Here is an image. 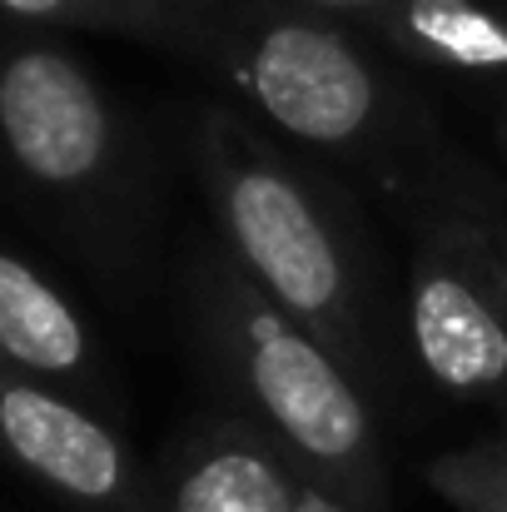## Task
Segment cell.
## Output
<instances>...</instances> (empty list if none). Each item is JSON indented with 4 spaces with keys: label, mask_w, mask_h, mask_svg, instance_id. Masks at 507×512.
Returning <instances> with one entry per match:
<instances>
[{
    "label": "cell",
    "mask_w": 507,
    "mask_h": 512,
    "mask_svg": "<svg viewBox=\"0 0 507 512\" xmlns=\"http://www.w3.org/2000/svg\"><path fill=\"white\" fill-rule=\"evenodd\" d=\"M189 319L214 378L249 408L309 483L348 512H388V468L368 393L219 244L189 264Z\"/></svg>",
    "instance_id": "cell-2"
},
{
    "label": "cell",
    "mask_w": 507,
    "mask_h": 512,
    "mask_svg": "<svg viewBox=\"0 0 507 512\" xmlns=\"http://www.w3.org/2000/svg\"><path fill=\"white\" fill-rule=\"evenodd\" d=\"M408 343L438 388L507 403V229L478 204H428L418 214Z\"/></svg>",
    "instance_id": "cell-4"
},
{
    "label": "cell",
    "mask_w": 507,
    "mask_h": 512,
    "mask_svg": "<svg viewBox=\"0 0 507 512\" xmlns=\"http://www.w3.org/2000/svg\"><path fill=\"white\" fill-rule=\"evenodd\" d=\"M503 438H507V403H503Z\"/></svg>",
    "instance_id": "cell-15"
},
{
    "label": "cell",
    "mask_w": 507,
    "mask_h": 512,
    "mask_svg": "<svg viewBox=\"0 0 507 512\" xmlns=\"http://www.w3.org/2000/svg\"><path fill=\"white\" fill-rule=\"evenodd\" d=\"M130 5V20H135V30H169V35H179L184 25H189V10H184V0H125Z\"/></svg>",
    "instance_id": "cell-12"
},
{
    "label": "cell",
    "mask_w": 507,
    "mask_h": 512,
    "mask_svg": "<svg viewBox=\"0 0 507 512\" xmlns=\"http://www.w3.org/2000/svg\"><path fill=\"white\" fill-rule=\"evenodd\" d=\"M299 512H348V508L338 503L334 493H324L319 483H309V488H304V498H299Z\"/></svg>",
    "instance_id": "cell-14"
},
{
    "label": "cell",
    "mask_w": 507,
    "mask_h": 512,
    "mask_svg": "<svg viewBox=\"0 0 507 512\" xmlns=\"http://www.w3.org/2000/svg\"><path fill=\"white\" fill-rule=\"evenodd\" d=\"M0 358L35 383H70L90 373V334L65 294L25 259L0 254Z\"/></svg>",
    "instance_id": "cell-9"
},
{
    "label": "cell",
    "mask_w": 507,
    "mask_h": 512,
    "mask_svg": "<svg viewBox=\"0 0 507 512\" xmlns=\"http://www.w3.org/2000/svg\"><path fill=\"white\" fill-rule=\"evenodd\" d=\"M0 145L15 170L50 194L120 184V115L100 80L55 45L0 55Z\"/></svg>",
    "instance_id": "cell-5"
},
{
    "label": "cell",
    "mask_w": 507,
    "mask_h": 512,
    "mask_svg": "<svg viewBox=\"0 0 507 512\" xmlns=\"http://www.w3.org/2000/svg\"><path fill=\"white\" fill-rule=\"evenodd\" d=\"M0 15L35 20V25H130L125 0H0Z\"/></svg>",
    "instance_id": "cell-11"
},
{
    "label": "cell",
    "mask_w": 507,
    "mask_h": 512,
    "mask_svg": "<svg viewBox=\"0 0 507 512\" xmlns=\"http://www.w3.org/2000/svg\"><path fill=\"white\" fill-rule=\"evenodd\" d=\"M309 478L249 418H224L184 443L169 473V512H299Z\"/></svg>",
    "instance_id": "cell-7"
},
{
    "label": "cell",
    "mask_w": 507,
    "mask_h": 512,
    "mask_svg": "<svg viewBox=\"0 0 507 512\" xmlns=\"http://www.w3.org/2000/svg\"><path fill=\"white\" fill-rule=\"evenodd\" d=\"M0 373H10V368H5V358H0Z\"/></svg>",
    "instance_id": "cell-16"
},
{
    "label": "cell",
    "mask_w": 507,
    "mask_h": 512,
    "mask_svg": "<svg viewBox=\"0 0 507 512\" xmlns=\"http://www.w3.org/2000/svg\"><path fill=\"white\" fill-rule=\"evenodd\" d=\"M279 5L314 10V15H329V20H363V15H373L378 5H388V0H279Z\"/></svg>",
    "instance_id": "cell-13"
},
{
    "label": "cell",
    "mask_w": 507,
    "mask_h": 512,
    "mask_svg": "<svg viewBox=\"0 0 507 512\" xmlns=\"http://www.w3.org/2000/svg\"><path fill=\"white\" fill-rule=\"evenodd\" d=\"M179 35L264 125L314 150L393 155L418 135L413 105L329 15L249 0L209 10Z\"/></svg>",
    "instance_id": "cell-3"
},
{
    "label": "cell",
    "mask_w": 507,
    "mask_h": 512,
    "mask_svg": "<svg viewBox=\"0 0 507 512\" xmlns=\"http://www.w3.org/2000/svg\"><path fill=\"white\" fill-rule=\"evenodd\" d=\"M0 448L85 508L130 512L140 503L130 448L100 418L25 373H0Z\"/></svg>",
    "instance_id": "cell-6"
},
{
    "label": "cell",
    "mask_w": 507,
    "mask_h": 512,
    "mask_svg": "<svg viewBox=\"0 0 507 512\" xmlns=\"http://www.w3.org/2000/svg\"><path fill=\"white\" fill-rule=\"evenodd\" d=\"M189 155L239 269L324 343L363 393L378 388V294L353 214L249 120L219 105L194 120Z\"/></svg>",
    "instance_id": "cell-1"
},
{
    "label": "cell",
    "mask_w": 507,
    "mask_h": 512,
    "mask_svg": "<svg viewBox=\"0 0 507 512\" xmlns=\"http://www.w3.org/2000/svg\"><path fill=\"white\" fill-rule=\"evenodd\" d=\"M423 483L453 512H507V438H478L438 453Z\"/></svg>",
    "instance_id": "cell-10"
},
{
    "label": "cell",
    "mask_w": 507,
    "mask_h": 512,
    "mask_svg": "<svg viewBox=\"0 0 507 512\" xmlns=\"http://www.w3.org/2000/svg\"><path fill=\"white\" fill-rule=\"evenodd\" d=\"M358 25L418 65L507 75V0H388Z\"/></svg>",
    "instance_id": "cell-8"
},
{
    "label": "cell",
    "mask_w": 507,
    "mask_h": 512,
    "mask_svg": "<svg viewBox=\"0 0 507 512\" xmlns=\"http://www.w3.org/2000/svg\"><path fill=\"white\" fill-rule=\"evenodd\" d=\"M503 135H507V120H503Z\"/></svg>",
    "instance_id": "cell-17"
}]
</instances>
